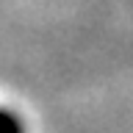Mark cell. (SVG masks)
I'll list each match as a JSON object with an SVG mask.
<instances>
[{"instance_id":"cell-1","label":"cell","mask_w":133,"mask_h":133,"mask_svg":"<svg viewBox=\"0 0 133 133\" xmlns=\"http://www.w3.org/2000/svg\"><path fill=\"white\" fill-rule=\"evenodd\" d=\"M3 128H6V133H22V125H19V119L11 108L3 111Z\"/></svg>"}]
</instances>
